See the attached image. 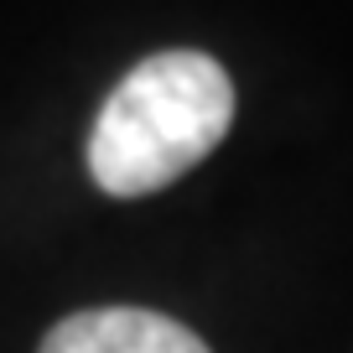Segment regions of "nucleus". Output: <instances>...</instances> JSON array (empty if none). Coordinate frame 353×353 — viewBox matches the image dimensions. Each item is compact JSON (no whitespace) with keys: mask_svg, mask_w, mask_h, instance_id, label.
I'll list each match as a JSON object with an SVG mask.
<instances>
[{"mask_svg":"<svg viewBox=\"0 0 353 353\" xmlns=\"http://www.w3.org/2000/svg\"><path fill=\"white\" fill-rule=\"evenodd\" d=\"M234 83L208 52H156L120 78L88 130V172L110 198L176 182L229 135Z\"/></svg>","mask_w":353,"mask_h":353,"instance_id":"nucleus-1","label":"nucleus"},{"mask_svg":"<svg viewBox=\"0 0 353 353\" xmlns=\"http://www.w3.org/2000/svg\"><path fill=\"white\" fill-rule=\"evenodd\" d=\"M42 353H208V343L161 312L99 307L63 317L42 338Z\"/></svg>","mask_w":353,"mask_h":353,"instance_id":"nucleus-2","label":"nucleus"}]
</instances>
